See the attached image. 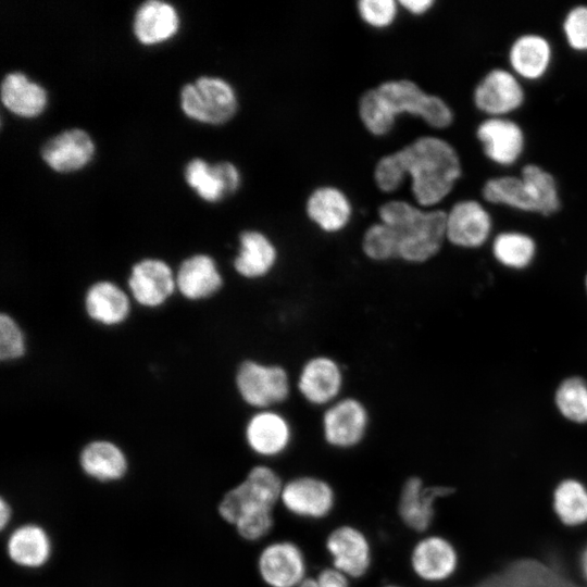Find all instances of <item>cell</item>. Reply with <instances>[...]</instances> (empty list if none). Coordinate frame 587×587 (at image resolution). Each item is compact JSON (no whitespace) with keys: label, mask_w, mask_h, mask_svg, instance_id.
<instances>
[{"label":"cell","mask_w":587,"mask_h":587,"mask_svg":"<svg viewBox=\"0 0 587 587\" xmlns=\"http://www.w3.org/2000/svg\"><path fill=\"white\" fill-rule=\"evenodd\" d=\"M0 96L3 105L22 117H35L47 105L45 88L18 71L4 75L1 82Z\"/></svg>","instance_id":"obj_25"},{"label":"cell","mask_w":587,"mask_h":587,"mask_svg":"<svg viewBox=\"0 0 587 587\" xmlns=\"http://www.w3.org/2000/svg\"><path fill=\"white\" fill-rule=\"evenodd\" d=\"M363 254L374 262L398 260V239L394 229L383 222L372 224L363 234Z\"/></svg>","instance_id":"obj_34"},{"label":"cell","mask_w":587,"mask_h":587,"mask_svg":"<svg viewBox=\"0 0 587 587\" xmlns=\"http://www.w3.org/2000/svg\"><path fill=\"white\" fill-rule=\"evenodd\" d=\"M361 18L376 28L392 24L397 16V3L394 0H361L358 2Z\"/></svg>","instance_id":"obj_36"},{"label":"cell","mask_w":587,"mask_h":587,"mask_svg":"<svg viewBox=\"0 0 587 587\" xmlns=\"http://www.w3.org/2000/svg\"><path fill=\"white\" fill-rule=\"evenodd\" d=\"M477 137L491 161L500 165H510L521 155L524 136L520 126L500 117L484 121L477 128Z\"/></svg>","instance_id":"obj_20"},{"label":"cell","mask_w":587,"mask_h":587,"mask_svg":"<svg viewBox=\"0 0 587 587\" xmlns=\"http://www.w3.org/2000/svg\"><path fill=\"white\" fill-rule=\"evenodd\" d=\"M433 0H401L399 1V4H401L405 10L411 12L412 14L420 15L427 12L433 5Z\"/></svg>","instance_id":"obj_40"},{"label":"cell","mask_w":587,"mask_h":587,"mask_svg":"<svg viewBox=\"0 0 587 587\" xmlns=\"http://www.w3.org/2000/svg\"><path fill=\"white\" fill-rule=\"evenodd\" d=\"M128 287L139 304L155 308L171 297L176 288V278L164 261L145 259L133 266Z\"/></svg>","instance_id":"obj_14"},{"label":"cell","mask_w":587,"mask_h":587,"mask_svg":"<svg viewBox=\"0 0 587 587\" xmlns=\"http://www.w3.org/2000/svg\"><path fill=\"white\" fill-rule=\"evenodd\" d=\"M279 501L291 514L320 520L327 516L335 505L333 487L319 477L300 476L283 485Z\"/></svg>","instance_id":"obj_10"},{"label":"cell","mask_w":587,"mask_h":587,"mask_svg":"<svg viewBox=\"0 0 587 587\" xmlns=\"http://www.w3.org/2000/svg\"><path fill=\"white\" fill-rule=\"evenodd\" d=\"M235 385L241 400L255 410L277 409L289 399L292 391L286 367L252 359L239 364Z\"/></svg>","instance_id":"obj_6"},{"label":"cell","mask_w":587,"mask_h":587,"mask_svg":"<svg viewBox=\"0 0 587 587\" xmlns=\"http://www.w3.org/2000/svg\"><path fill=\"white\" fill-rule=\"evenodd\" d=\"M524 92L517 79L508 71L495 68L476 86L475 105L490 115H503L520 108Z\"/></svg>","instance_id":"obj_18"},{"label":"cell","mask_w":587,"mask_h":587,"mask_svg":"<svg viewBox=\"0 0 587 587\" xmlns=\"http://www.w3.org/2000/svg\"><path fill=\"white\" fill-rule=\"evenodd\" d=\"M345 372L341 364L327 354H316L301 365L296 388L312 407L325 409L342 397Z\"/></svg>","instance_id":"obj_9"},{"label":"cell","mask_w":587,"mask_h":587,"mask_svg":"<svg viewBox=\"0 0 587 587\" xmlns=\"http://www.w3.org/2000/svg\"><path fill=\"white\" fill-rule=\"evenodd\" d=\"M411 567L414 574L429 583H438L449 578L458 566V554L454 547L444 537L427 536L413 547Z\"/></svg>","instance_id":"obj_19"},{"label":"cell","mask_w":587,"mask_h":587,"mask_svg":"<svg viewBox=\"0 0 587 587\" xmlns=\"http://www.w3.org/2000/svg\"><path fill=\"white\" fill-rule=\"evenodd\" d=\"M512 68L522 77L536 79L547 71L551 49L548 41L538 35H524L517 38L510 49Z\"/></svg>","instance_id":"obj_29"},{"label":"cell","mask_w":587,"mask_h":587,"mask_svg":"<svg viewBox=\"0 0 587 587\" xmlns=\"http://www.w3.org/2000/svg\"><path fill=\"white\" fill-rule=\"evenodd\" d=\"M559 412L573 423H587V383L580 377H569L558 387L554 397Z\"/></svg>","instance_id":"obj_33"},{"label":"cell","mask_w":587,"mask_h":587,"mask_svg":"<svg viewBox=\"0 0 587 587\" xmlns=\"http://www.w3.org/2000/svg\"><path fill=\"white\" fill-rule=\"evenodd\" d=\"M316 580L319 587H350L349 577L335 567L322 570Z\"/></svg>","instance_id":"obj_39"},{"label":"cell","mask_w":587,"mask_h":587,"mask_svg":"<svg viewBox=\"0 0 587 587\" xmlns=\"http://www.w3.org/2000/svg\"><path fill=\"white\" fill-rule=\"evenodd\" d=\"M95 154V143L87 132L80 128L66 129L47 140L41 148V158L53 171L68 173L87 165Z\"/></svg>","instance_id":"obj_15"},{"label":"cell","mask_w":587,"mask_h":587,"mask_svg":"<svg viewBox=\"0 0 587 587\" xmlns=\"http://www.w3.org/2000/svg\"><path fill=\"white\" fill-rule=\"evenodd\" d=\"M25 338L18 324L5 313L0 315V359L12 361L25 353Z\"/></svg>","instance_id":"obj_35"},{"label":"cell","mask_w":587,"mask_h":587,"mask_svg":"<svg viewBox=\"0 0 587 587\" xmlns=\"http://www.w3.org/2000/svg\"><path fill=\"white\" fill-rule=\"evenodd\" d=\"M9 558L24 567L42 566L51 557L52 544L47 532L37 524H23L9 536Z\"/></svg>","instance_id":"obj_26"},{"label":"cell","mask_w":587,"mask_h":587,"mask_svg":"<svg viewBox=\"0 0 587 587\" xmlns=\"http://www.w3.org/2000/svg\"><path fill=\"white\" fill-rule=\"evenodd\" d=\"M420 116L429 126L446 128L453 121L449 105L409 79L382 83L365 91L359 101V115L365 128L375 136L388 134L400 114Z\"/></svg>","instance_id":"obj_2"},{"label":"cell","mask_w":587,"mask_h":587,"mask_svg":"<svg viewBox=\"0 0 587 587\" xmlns=\"http://www.w3.org/2000/svg\"><path fill=\"white\" fill-rule=\"evenodd\" d=\"M385 587H400V586H397V585H387Z\"/></svg>","instance_id":"obj_44"},{"label":"cell","mask_w":587,"mask_h":587,"mask_svg":"<svg viewBox=\"0 0 587 587\" xmlns=\"http://www.w3.org/2000/svg\"><path fill=\"white\" fill-rule=\"evenodd\" d=\"M482 192L488 202L520 211L548 216L560 209L553 176L536 164L525 165L521 177L502 176L487 180Z\"/></svg>","instance_id":"obj_5"},{"label":"cell","mask_w":587,"mask_h":587,"mask_svg":"<svg viewBox=\"0 0 587 587\" xmlns=\"http://www.w3.org/2000/svg\"><path fill=\"white\" fill-rule=\"evenodd\" d=\"M461 173L455 149L441 138L424 136L383 157L376 163L374 179L382 191L392 192L410 176L415 201L429 208L450 193Z\"/></svg>","instance_id":"obj_1"},{"label":"cell","mask_w":587,"mask_h":587,"mask_svg":"<svg viewBox=\"0 0 587 587\" xmlns=\"http://www.w3.org/2000/svg\"><path fill=\"white\" fill-rule=\"evenodd\" d=\"M279 253L274 241L263 232L247 229L239 235L234 270L242 278L258 280L267 277L277 266Z\"/></svg>","instance_id":"obj_17"},{"label":"cell","mask_w":587,"mask_h":587,"mask_svg":"<svg viewBox=\"0 0 587 587\" xmlns=\"http://www.w3.org/2000/svg\"><path fill=\"white\" fill-rule=\"evenodd\" d=\"M283 483L267 465L252 467L246 478L221 499L220 516L250 541L266 536L273 527V508L279 501Z\"/></svg>","instance_id":"obj_3"},{"label":"cell","mask_w":587,"mask_h":587,"mask_svg":"<svg viewBox=\"0 0 587 587\" xmlns=\"http://www.w3.org/2000/svg\"><path fill=\"white\" fill-rule=\"evenodd\" d=\"M490 230V215L477 201H460L447 212L446 239L454 246L477 248L487 240Z\"/></svg>","instance_id":"obj_16"},{"label":"cell","mask_w":587,"mask_h":587,"mask_svg":"<svg viewBox=\"0 0 587 587\" xmlns=\"http://www.w3.org/2000/svg\"><path fill=\"white\" fill-rule=\"evenodd\" d=\"M582 570H583L584 576L587 578V547L584 550L583 555H582Z\"/></svg>","instance_id":"obj_43"},{"label":"cell","mask_w":587,"mask_h":587,"mask_svg":"<svg viewBox=\"0 0 587 587\" xmlns=\"http://www.w3.org/2000/svg\"><path fill=\"white\" fill-rule=\"evenodd\" d=\"M175 278L176 288L189 300L209 298L223 286V276L215 260L203 253L184 260Z\"/></svg>","instance_id":"obj_22"},{"label":"cell","mask_w":587,"mask_h":587,"mask_svg":"<svg viewBox=\"0 0 587 587\" xmlns=\"http://www.w3.org/2000/svg\"><path fill=\"white\" fill-rule=\"evenodd\" d=\"M536 251L535 241L526 234H499L492 243V253L503 266L522 270L530 264Z\"/></svg>","instance_id":"obj_31"},{"label":"cell","mask_w":587,"mask_h":587,"mask_svg":"<svg viewBox=\"0 0 587 587\" xmlns=\"http://www.w3.org/2000/svg\"><path fill=\"white\" fill-rule=\"evenodd\" d=\"M585 285H586V290H587V276H586Z\"/></svg>","instance_id":"obj_45"},{"label":"cell","mask_w":587,"mask_h":587,"mask_svg":"<svg viewBox=\"0 0 587 587\" xmlns=\"http://www.w3.org/2000/svg\"><path fill=\"white\" fill-rule=\"evenodd\" d=\"M569 45L578 51L587 50V7L572 9L563 24Z\"/></svg>","instance_id":"obj_37"},{"label":"cell","mask_w":587,"mask_h":587,"mask_svg":"<svg viewBox=\"0 0 587 587\" xmlns=\"http://www.w3.org/2000/svg\"><path fill=\"white\" fill-rule=\"evenodd\" d=\"M179 99L185 115L212 125L228 122L238 105L234 88L223 78L212 76H201L184 85Z\"/></svg>","instance_id":"obj_7"},{"label":"cell","mask_w":587,"mask_h":587,"mask_svg":"<svg viewBox=\"0 0 587 587\" xmlns=\"http://www.w3.org/2000/svg\"><path fill=\"white\" fill-rule=\"evenodd\" d=\"M245 439L255 454L275 458L290 446L292 427L289 420L277 409L255 410L247 421Z\"/></svg>","instance_id":"obj_12"},{"label":"cell","mask_w":587,"mask_h":587,"mask_svg":"<svg viewBox=\"0 0 587 587\" xmlns=\"http://www.w3.org/2000/svg\"><path fill=\"white\" fill-rule=\"evenodd\" d=\"M214 165L227 190V193H234L240 185V175L237 167L227 161L217 162Z\"/></svg>","instance_id":"obj_38"},{"label":"cell","mask_w":587,"mask_h":587,"mask_svg":"<svg viewBox=\"0 0 587 587\" xmlns=\"http://www.w3.org/2000/svg\"><path fill=\"white\" fill-rule=\"evenodd\" d=\"M321 425L327 445L350 449L364 439L370 426V412L361 399L342 396L324 409Z\"/></svg>","instance_id":"obj_8"},{"label":"cell","mask_w":587,"mask_h":587,"mask_svg":"<svg viewBox=\"0 0 587 587\" xmlns=\"http://www.w3.org/2000/svg\"><path fill=\"white\" fill-rule=\"evenodd\" d=\"M553 508L560 521L569 526L587 522V488L575 479L563 480L554 490Z\"/></svg>","instance_id":"obj_30"},{"label":"cell","mask_w":587,"mask_h":587,"mask_svg":"<svg viewBox=\"0 0 587 587\" xmlns=\"http://www.w3.org/2000/svg\"><path fill=\"white\" fill-rule=\"evenodd\" d=\"M326 550L333 567L349 578H359L367 572L372 552L369 539L357 527L342 525L335 528L326 539Z\"/></svg>","instance_id":"obj_13"},{"label":"cell","mask_w":587,"mask_h":587,"mask_svg":"<svg viewBox=\"0 0 587 587\" xmlns=\"http://www.w3.org/2000/svg\"><path fill=\"white\" fill-rule=\"evenodd\" d=\"M258 570L268 587H297L307 574L305 558L295 542L273 541L258 558Z\"/></svg>","instance_id":"obj_11"},{"label":"cell","mask_w":587,"mask_h":587,"mask_svg":"<svg viewBox=\"0 0 587 587\" xmlns=\"http://www.w3.org/2000/svg\"><path fill=\"white\" fill-rule=\"evenodd\" d=\"M12 516L10 503L2 496L0 499V528L2 530L9 525Z\"/></svg>","instance_id":"obj_41"},{"label":"cell","mask_w":587,"mask_h":587,"mask_svg":"<svg viewBox=\"0 0 587 587\" xmlns=\"http://www.w3.org/2000/svg\"><path fill=\"white\" fill-rule=\"evenodd\" d=\"M82 470L102 483L121 479L127 472V459L122 449L108 440L86 445L79 454Z\"/></svg>","instance_id":"obj_27"},{"label":"cell","mask_w":587,"mask_h":587,"mask_svg":"<svg viewBox=\"0 0 587 587\" xmlns=\"http://www.w3.org/2000/svg\"><path fill=\"white\" fill-rule=\"evenodd\" d=\"M178 27L176 9L165 1L148 0L138 7L134 15V35L143 45L166 41L177 33Z\"/></svg>","instance_id":"obj_23"},{"label":"cell","mask_w":587,"mask_h":587,"mask_svg":"<svg viewBox=\"0 0 587 587\" xmlns=\"http://www.w3.org/2000/svg\"><path fill=\"white\" fill-rule=\"evenodd\" d=\"M449 491L442 487H426L419 477L409 478L402 487L399 500L402 522L413 530H426L435 514L436 499Z\"/></svg>","instance_id":"obj_24"},{"label":"cell","mask_w":587,"mask_h":587,"mask_svg":"<svg viewBox=\"0 0 587 587\" xmlns=\"http://www.w3.org/2000/svg\"><path fill=\"white\" fill-rule=\"evenodd\" d=\"M379 221L390 226L398 239V260L421 264L433 259L446 239L447 212L423 210L392 200L378 209Z\"/></svg>","instance_id":"obj_4"},{"label":"cell","mask_w":587,"mask_h":587,"mask_svg":"<svg viewBox=\"0 0 587 587\" xmlns=\"http://www.w3.org/2000/svg\"><path fill=\"white\" fill-rule=\"evenodd\" d=\"M184 175L189 187L204 201L217 202L228 196L214 164L195 158L186 165Z\"/></svg>","instance_id":"obj_32"},{"label":"cell","mask_w":587,"mask_h":587,"mask_svg":"<svg viewBox=\"0 0 587 587\" xmlns=\"http://www.w3.org/2000/svg\"><path fill=\"white\" fill-rule=\"evenodd\" d=\"M297 587H319L316 578L305 577Z\"/></svg>","instance_id":"obj_42"},{"label":"cell","mask_w":587,"mask_h":587,"mask_svg":"<svg viewBox=\"0 0 587 587\" xmlns=\"http://www.w3.org/2000/svg\"><path fill=\"white\" fill-rule=\"evenodd\" d=\"M85 308L93 321L103 325H116L128 316L130 303L127 295L117 285L102 280L87 290Z\"/></svg>","instance_id":"obj_28"},{"label":"cell","mask_w":587,"mask_h":587,"mask_svg":"<svg viewBox=\"0 0 587 587\" xmlns=\"http://www.w3.org/2000/svg\"><path fill=\"white\" fill-rule=\"evenodd\" d=\"M305 212L319 229L337 234L349 225L352 207L340 189L323 186L312 191L305 203Z\"/></svg>","instance_id":"obj_21"}]
</instances>
